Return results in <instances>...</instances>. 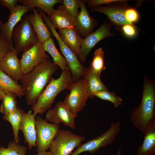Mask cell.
<instances>
[{"instance_id": "cell-25", "label": "cell", "mask_w": 155, "mask_h": 155, "mask_svg": "<svg viewBox=\"0 0 155 155\" xmlns=\"http://www.w3.org/2000/svg\"><path fill=\"white\" fill-rule=\"evenodd\" d=\"M0 90L5 92H12L19 98L24 96L21 85L0 69Z\"/></svg>"}, {"instance_id": "cell-11", "label": "cell", "mask_w": 155, "mask_h": 155, "mask_svg": "<svg viewBox=\"0 0 155 155\" xmlns=\"http://www.w3.org/2000/svg\"><path fill=\"white\" fill-rule=\"evenodd\" d=\"M127 1L106 6L100 5L94 7L90 10L98 12L106 15L110 21V24L114 25L117 30L121 31L122 26L125 24L134 25L128 21L125 16V10L129 6L126 3Z\"/></svg>"}, {"instance_id": "cell-10", "label": "cell", "mask_w": 155, "mask_h": 155, "mask_svg": "<svg viewBox=\"0 0 155 155\" xmlns=\"http://www.w3.org/2000/svg\"><path fill=\"white\" fill-rule=\"evenodd\" d=\"M111 26L110 24L105 22L97 30L84 38H82L78 55L81 63L85 62L91 50L99 41L106 37L115 36V34L111 30Z\"/></svg>"}, {"instance_id": "cell-34", "label": "cell", "mask_w": 155, "mask_h": 155, "mask_svg": "<svg viewBox=\"0 0 155 155\" xmlns=\"http://www.w3.org/2000/svg\"><path fill=\"white\" fill-rule=\"evenodd\" d=\"M124 0H87L88 7H94L104 4L111 5L115 3L123 2Z\"/></svg>"}, {"instance_id": "cell-6", "label": "cell", "mask_w": 155, "mask_h": 155, "mask_svg": "<svg viewBox=\"0 0 155 155\" xmlns=\"http://www.w3.org/2000/svg\"><path fill=\"white\" fill-rule=\"evenodd\" d=\"M84 136L59 129L49 148L53 155H70L85 140Z\"/></svg>"}, {"instance_id": "cell-2", "label": "cell", "mask_w": 155, "mask_h": 155, "mask_svg": "<svg viewBox=\"0 0 155 155\" xmlns=\"http://www.w3.org/2000/svg\"><path fill=\"white\" fill-rule=\"evenodd\" d=\"M143 89L140 104L133 110L130 116L133 125L142 133L148 125L155 120L154 82L146 75Z\"/></svg>"}, {"instance_id": "cell-33", "label": "cell", "mask_w": 155, "mask_h": 155, "mask_svg": "<svg viewBox=\"0 0 155 155\" xmlns=\"http://www.w3.org/2000/svg\"><path fill=\"white\" fill-rule=\"evenodd\" d=\"M125 15L127 20L133 24V23L137 22L139 18V15L137 9L133 7L129 6L125 9Z\"/></svg>"}, {"instance_id": "cell-8", "label": "cell", "mask_w": 155, "mask_h": 155, "mask_svg": "<svg viewBox=\"0 0 155 155\" xmlns=\"http://www.w3.org/2000/svg\"><path fill=\"white\" fill-rule=\"evenodd\" d=\"M69 90L63 102L71 113L77 115L90 98L88 84L84 78L80 79L72 83Z\"/></svg>"}, {"instance_id": "cell-32", "label": "cell", "mask_w": 155, "mask_h": 155, "mask_svg": "<svg viewBox=\"0 0 155 155\" xmlns=\"http://www.w3.org/2000/svg\"><path fill=\"white\" fill-rule=\"evenodd\" d=\"M13 42L5 40L0 35V61L5 55L14 48Z\"/></svg>"}, {"instance_id": "cell-14", "label": "cell", "mask_w": 155, "mask_h": 155, "mask_svg": "<svg viewBox=\"0 0 155 155\" xmlns=\"http://www.w3.org/2000/svg\"><path fill=\"white\" fill-rule=\"evenodd\" d=\"M85 1L80 0V11L76 18L74 26L82 38H84L93 32L98 25L97 22L91 17L86 8Z\"/></svg>"}, {"instance_id": "cell-20", "label": "cell", "mask_w": 155, "mask_h": 155, "mask_svg": "<svg viewBox=\"0 0 155 155\" xmlns=\"http://www.w3.org/2000/svg\"><path fill=\"white\" fill-rule=\"evenodd\" d=\"M144 140L139 147L137 155L155 154V120L151 122L143 133Z\"/></svg>"}, {"instance_id": "cell-1", "label": "cell", "mask_w": 155, "mask_h": 155, "mask_svg": "<svg viewBox=\"0 0 155 155\" xmlns=\"http://www.w3.org/2000/svg\"><path fill=\"white\" fill-rule=\"evenodd\" d=\"M58 66L47 59L30 71L23 74L21 86L27 104L33 106L52 78Z\"/></svg>"}, {"instance_id": "cell-39", "label": "cell", "mask_w": 155, "mask_h": 155, "mask_svg": "<svg viewBox=\"0 0 155 155\" xmlns=\"http://www.w3.org/2000/svg\"><path fill=\"white\" fill-rule=\"evenodd\" d=\"M122 147H120L117 152V155H123L121 153Z\"/></svg>"}, {"instance_id": "cell-9", "label": "cell", "mask_w": 155, "mask_h": 155, "mask_svg": "<svg viewBox=\"0 0 155 155\" xmlns=\"http://www.w3.org/2000/svg\"><path fill=\"white\" fill-rule=\"evenodd\" d=\"M35 122L37 151H47L60 129L59 124L49 123L40 116H36Z\"/></svg>"}, {"instance_id": "cell-24", "label": "cell", "mask_w": 155, "mask_h": 155, "mask_svg": "<svg viewBox=\"0 0 155 155\" xmlns=\"http://www.w3.org/2000/svg\"><path fill=\"white\" fill-rule=\"evenodd\" d=\"M18 2L26 6L29 11L37 7L49 17L56 10L53 8L55 4L59 3L63 4L62 0H20Z\"/></svg>"}, {"instance_id": "cell-26", "label": "cell", "mask_w": 155, "mask_h": 155, "mask_svg": "<svg viewBox=\"0 0 155 155\" xmlns=\"http://www.w3.org/2000/svg\"><path fill=\"white\" fill-rule=\"evenodd\" d=\"M23 110L18 107L12 112L4 115L3 119L8 121L11 124L12 128L14 140L19 143L20 139L19 132L21 121L24 113Z\"/></svg>"}, {"instance_id": "cell-17", "label": "cell", "mask_w": 155, "mask_h": 155, "mask_svg": "<svg viewBox=\"0 0 155 155\" xmlns=\"http://www.w3.org/2000/svg\"><path fill=\"white\" fill-rule=\"evenodd\" d=\"M35 116L31 110L24 113L21 121L20 130L23 134L24 143L28 144V148L31 150L36 147V129Z\"/></svg>"}, {"instance_id": "cell-3", "label": "cell", "mask_w": 155, "mask_h": 155, "mask_svg": "<svg viewBox=\"0 0 155 155\" xmlns=\"http://www.w3.org/2000/svg\"><path fill=\"white\" fill-rule=\"evenodd\" d=\"M73 82L69 70L62 71L57 79L52 77L36 103L32 106L34 114L35 116L38 114L42 115L50 109L57 96L64 90H69Z\"/></svg>"}, {"instance_id": "cell-16", "label": "cell", "mask_w": 155, "mask_h": 155, "mask_svg": "<svg viewBox=\"0 0 155 155\" xmlns=\"http://www.w3.org/2000/svg\"><path fill=\"white\" fill-rule=\"evenodd\" d=\"M29 11V10L26 6L23 5H17L10 11L7 21L4 23L0 22V35L6 40L13 42L11 38L13 29L21 21L23 16Z\"/></svg>"}, {"instance_id": "cell-21", "label": "cell", "mask_w": 155, "mask_h": 155, "mask_svg": "<svg viewBox=\"0 0 155 155\" xmlns=\"http://www.w3.org/2000/svg\"><path fill=\"white\" fill-rule=\"evenodd\" d=\"M58 34L62 41L78 56L81 46L82 38L74 27L60 30Z\"/></svg>"}, {"instance_id": "cell-15", "label": "cell", "mask_w": 155, "mask_h": 155, "mask_svg": "<svg viewBox=\"0 0 155 155\" xmlns=\"http://www.w3.org/2000/svg\"><path fill=\"white\" fill-rule=\"evenodd\" d=\"M18 54L14 48L0 61V69L17 82L21 80L23 75Z\"/></svg>"}, {"instance_id": "cell-23", "label": "cell", "mask_w": 155, "mask_h": 155, "mask_svg": "<svg viewBox=\"0 0 155 155\" xmlns=\"http://www.w3.org/2000/svg\"><path fill=\"white\" fill-rule=\"evenodd\" d=\"M42 44L45 51L48 52L52 57L55 64L59 67L62 71L69 70L66 60L58 51L53 38H50Z\"/></svg>"}, {"instance_id": "cell-37", "label": "cell", "mask_w": 155, "mask_h": 155, "mask_svg": "<svg viewBox=\"0 0 155 155\" xmlns=\"http://www.w3.org/2000/svg\"><path fill=\"white\" fill-rule=\"evenodd\" d=\"M36 155H53L52 153L50 151H43L38 152Z\"/></svg>"}, {"instance_id": "cell-13", "label": "cell", "mask_w": 155, "mask_h": 155, "mask_svg": "<svg viewBox=\"0 0 155 155\" xmlns=\"http://www.w3.org/2000/svg\"><path fill=\"white\" fill-rule=\"evenodd\" d=\"M77 115L71 113L63 102L59 101L54 108L47 111L45 119L51 123L60 124L62 123L65 126L75 130V119Z\"/></svg>"}, {"instance_id": "cell-12", "label": "cell", "mask_w": 155, "mask_h": 155, "mask_svg": "<svg viewBox=\"0 0 155 155\" xmlns=\"http://www.w3.org/2000/svg\"><path fill=\"white\" fill-rule=\"evenodd\" d=\"M49 58L42 44L38 42L31 48L22 53L20 61L23 74L30 71L35 67Z\"/></svg>"}, {"instance_id": "cell-29", "label": "cell", "mask_w": 155, "mask_h": 155, "mask_svg": "<svg viewBox=\"0 0 155 155\" xmlns=\"http://www.w3.org/2000/svg\"><path fill=\"white\" fill-rule=\"evenodd\" d=\"M27 148L17 143L14 140L9 142L7 148L0 147V155H26Z\"/></svg>"}, {"instance_id": "cell-19", "label": "cell", "mask_w": 155, "mask_h": 155, "mask_svg": "<svg viewBox=\"0 0 155 155\" xmlns=\"http://www.w3.org/2000/svg\"><path fill=\"white\" fill-rule=\"evenodd\" d=\"M32 10L33 13L29 15V20L37 35L38 42L42 44L51 37V33L44 23L42 15L36 8Z\"/></svg>"}, {"instance_id": "cell-4", "label": "cell", "mask_w": 155, "mask_h": 155, "mask_svg": "<svg viewBox=\"0 0 155 155\" xmlns=\"http://www.w3.org/2000/svg\"><path fill=\"white\" fill-rule=\"evenodd\" d=\"M11 38L18 54L28 49L38 42L30 21L29 15L24 14L20 23L13 28Z\"/></svg>"}, {"instance_id": "cell-27", "label": "cell", "mask_w": 155, "mask_h": 155, "mask_svg": "<svg viewBox=\"0 0 155 155\" xmlns=\"http://www.w3.org/2000/svg\"><path fill=\"white\" fill-rule=\"evenodd\" d=\"M104 52L101 47L96 49L90 67L97 75L100 76L102 73L106 69L104 62Z\"/></svg>"}, {"instance_id": "cell-22", "label": "cell", "mask_w": 155, "mask_h": 155, "mask_svg": "<svg viewBox=\"0 0 155 155\" xmlns=\"http://www.w3.org/2000/svg\"><path fill=\"white\" fill-rule=\"evenodd\" d=\"M82 77L88 84L90 98L94 97L95 94L98 91L108 90V88L102 81L100 76L96 74L90 66L85 67Z\"/></svg>"}, {"instance_id": "cell-7", "label": "cell", "mask_w": 155, "mask_h": 155, "mask_svg": "<svg viewBox=\"0 0 155 155\" xmlns=\"http://www.w3.org/2000/svg\"><path fill=\"white\" fill-rule=\"evenodd\" d=\"M120 130V123L112 121L108 130L98 136L82 144L70 155H78L85 152L91 154L94 153L100 148L112 143Z\"/></svg>"}, {"instance_id": "cell-40", "label": "cell", "mask_w": 155, "mask_h": 155, "mask_svg": "<svg viewBox=\"0 0 155 155\" xmlns=\"http://www.w3.org/2000/svg\"><path fill=\"white\" fill-rule=\"evenodd\" d=\"M1 22V21L0 20V22Z\"/></svg>"}, {"instance_id": "cell-18", "label": "cell", "mask_w": 155, "mask_h": 155, "mask_svg": "<svg viewBox=\"0 0 155 155\" xmlns=\"http://www.w3.org/2000/svg\"><path fill=\"white\" fill-rule=\"evenodd\" d=\"M53 26L59 30L73 27L76 19L71 16L63 5H59L49 17Z\"/></svg>"}, {"instance_id": "cell-36", "label": "cell", "mask_w": 155, "mask_h": 155, "mask_svg": "<svg viewBox=\"0 0 155 155\" xmlns=\"http://www.w3.org/2000/svg\"><path fill=\"white\" fill-rule=\"evenodd\" d=\"M18 0H0V5L7 8L10 11L18 5Z\"/></svg>"}, {"instance_id": "cell-38", "label": "cell", "mask_w": 155, "mask_h": 155, "mask_svg": "<svg viewBox=\"0 0 155 155\" xmlns=\"http://www.w3.org/2000/svg\"><path fill=\"white\" fill-rule=\"evenodd\" d=\"M5 95V92L0 90V99L2 100Z\"/></svg>"}, {"instance_id": "cell-31", "label": "cell", "mask_w": 155, "mask_h": 155, "mask_svg": "<svg viewBox=\"0 0 155 155\" xmlns=\"http://www.w3.org/2000/svg\"><path fill=\"white\" fill-rule=\"evenodd\" d=\"M63 4L66 11L72 16L75 19L80 12L78 9L80 8V0H62Z\"/></svg>"}, {"instance_id": "cell-35", "label": "cell", "mask_w": 155, "mask_h": 155, "mask_svg": "<svg viewBox=\"0 0 155 155\" xmlns=\"http://www.w3.org/2000/svg\"><path fill=\"white\" fill-rule=\"evenodd\" d=\"M135 28H137L135 25L130 24H126L121 28L122 31L124 35L129 38L135 37L137 33Z\"/></svg>"}, {"instance_id": "cell-5", "label": "cell", "mask_w": 155, "mask_h": 155, "mask_svg": "<svg viewBox=\"0 0 155 155\" xmlns=\"http://www.w3.org/2000/svg\"><path fill=\"white\" fill-rule=\"evenodd\" d=\"M41 14L44 22L58 42L60 50L68 63L71 74L73 82H74L77 81L82 77L85 67L79 61L78 56L62 41L56 29L53 26L49 17L47 16L44 12L41 13Z\"/></svg>"}, {"instance_id": "cell-30", "label": "cell", "mask_w": 155, "mask_h": 155, "mask_svg": "<svg viewBox=\"0 0 155 155\" xmlns=\"http://www.w3.org/2000/svg\"><path fill=\"white\" fill-rule=\"evenodd\" d=\"M94 96L102 100L109 101L112 103L115 107H117L122 104L123 100L113 92L108 90H103L96 92Z\"/></svg>"}, {"instance_id": "cell-28", "label": "cell", "mask_w": 155, "mask_h": 155, "mask_svg": "<svg viewBox=\"0 0 155 155\" xmlns=\"http://www.w3.org/2000/svg\"><path fill=\"white\" fill-rule=\"evenodd\" d=\"M5 95L2 99L0 107V111L4 115L8 114L15 110L18 107L17 95L12 92H5Z\"/></svg>"}]
</instances>
